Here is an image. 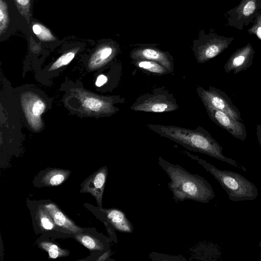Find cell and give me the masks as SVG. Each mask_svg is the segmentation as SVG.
<instances>
[{"mask_svg":"<svg viewBox=\"0 0 261 261\" xmlns=\"http://www.w3.org/2000/svg\"><path fill=\"white\" fill-rule=\"evenodd\" d=\"M14 2L19 13L29 24L31 17V0H14Z\"/></svg>","mask_w":261,"mask_h":261,"instance_id":"obj_24","label":"cell"},{"mask_svg":"<svg viewBox=\"0 0 261 261\" xmlns=\"http://www.w3.org/2000/svg\"><path fill=\"white\" fill-rule=\"evenodd\" d=\"M118 48L117 44L112 41L100 45L90 59L89 68H99L109 62L116 55Z\"/></svg>","mask_w":261,"mask_h":261,"instance_id":"obj_13","label":"cell"},{"mask_svg":"<svg viewBox=\"0 0 261 261\" xmlns=\"http://www.w3.org/2000/svg\"><path fill=\"white\" fill-rule=\"evenodd\" d=\"M252 48L246 46L241 49L229 58L224 66V70L226 73L233 72L234 74L246 71L252 64L253 54Z\"/></svg>","mask_w":261,"mask_h":261,"instance_id":"obj_11","label":"cell"},{"mask_svg":"<svg viewBox=\"0 0 261 261\" xmlns=\"http://www.w3.org/2000/svg\"><path fill=\"white\" fill-rule=\"evenodd\" d=\"M210 118L217 125L227 130L233 137L242 141L247 137L246 127L241 121L236 120L226 113L210 104L202 102Z\"/></svg>","mask_w":261,"mask_h":261,"instance_id":"obj_6","label":"cell"},{"mask_svg":"<svg viewBox=\"0 0 261 261\" xmlns=\"http://www.w3.org/2000/svg\"><path fill=\"white\" fill-rule=\"evenodd\" d=\"M75 238L89 250L102 251L105 249L103 243L92 236L84 233H76Z\"/></svg>","mask_w":261,"mask_h":261,"instance_id":"obj_19","label":"cell"},{"mask_svg":"<svg viewBox=\"0 0 261 261\" xmlns=\"http://www.w3.org/2000/svg\"><path fill=\"white\" fill-rule=\"evenodd\" d=\"M257 140L261 148V124H257L256 127Z\"/></svg>","mask_w":261,"mask_h":261,"instance_id":"obj_27","label":"cell"},{"mask_svg":"<svg viewBox=\"0 0 261 261\" xmlns=\"http://www.w3.org/2000/svg\"><path fill=\"white\" fill-rule=\"evenodd\" d=\"M100 211L105 214L107 221L115 229L122 232L133 233L134 226L123 211L115 208L102 207Z\"/></svg>","mask_w":261,"mask_h":261,"instance_id":"obj_12","label":"cell"},{"mask_svg":"<svg viewBox=\"0 0 261 261\" xmlns=\"http://www.w3.org/2000/svg\"><path fill=\"white\" fill-rule=\"evenodd\" d=\"M179 108L172 93L165 87H158L138 97L130 107L135 111L166 113L174 111Z\"/></svg>","mask_w":261,"mask_h":261,"instance_id":"obj_4","label":"cell"},{"mask_svg":"<svg viewBox=\"0 0 261 261\" xmlns=\"http://www.w3.org/2000/svg\"><path fill=\"white\" fill-rule=\"evenodd\" d=\"M78 48L73 49L61 56L50 67L49 71L55 70L68 64L74 58Z\"/></svg>","mask_w":261,"mask_h":261,"instance_id":"obj_23","label":"cell"},{"mask_svg":"<svg viewBox=\"0 0 261 261\" xmlns=\"http://www.w3.org/2000/svg\"><path fill=\"white\" fill-rule=\"evenodd\" d=\"M158 164L171 180L168 185L175 202L191 200L207 203L215 197L211 185L202 176L192 174L162 156L159 157Z\"/></svg>","mask_w":261,"mask_h":261,"instance_id":"obj_2","label":"cell"},{"mask_svg":"<svg viewBox=\"0 0 261 261\" xmlns=\"http://www.w3.org/2000/svg\"><path fill=\"white\" fill-rule=\"evenodd\" d=\"M107 176V166L100 168L83 182L80 191L82 193L91 194L100 208Z\"/></svg>","mask_w":261,"mask_h":261,"instance_id":"obj_10","label":"cell"},{"mask_svg":"<svg viewBox=\"0 0 261 261\" xmlns=\"http://www.w3.org/2000/svg\"><path fill=\"white\" fill-rule=\"evenodd\" d=\"M196 92L202 102L207 103L226 113L235 120L242 121L240 111L224 91L215 87L210 86L207 90L201 87H197Z\"/></svg>","mask_w":261,"mask_h":261,"instance_id":"obj_5","label":"cell"},{"mask_svg":"<svg viewBox=\"0 0 261 261\" xmlns=\"http://www.w3.org/2000/svg\"><path fill=\"white\" fill-rule=\"evenodd\" d=\"M255 9V5L253 2L250 1L247 3L243 9V14L245 16H249L252 14Z\"/></svg>","mask_w":261,"mask_h":261,"instance_id":"obj_25","label":"cell"},{"mask_svg":"<svg viewBox=\"0 0 261 261\" xmlns=\"http://www.w3.org/2000/svg\"><path fill=\"white\" fill-rule=\"evenodd\" d=\"M226 43L209 36H201L193 41L192 50L197 63H204L220 54Z\"/></svg>","mask_w":261,"mask_h":261,"instance_id":"obj_7","label":"cell"},{"mask_svg":"<svg viewBox=\"0 0 261 261\" xmlns=\"http://www.w3.org/2000/svg\"><path fill=\"white\" fill-rule=\"evenodd\" d=\"M107 81V77L104 74H100L97 77L95 82V85L97 87H100L106 84Z\"/></svg>","mask_w":261,"mask_h":261,"instance_id":"obj_26","label":"cell"},{"mask_svg":"<svg viewBox=\"0 0 261 261\" xmlns=\"http://www.w3.org/2000/svg\"><path fill=\"white\" fill-rule=\"evenodd\" d=\"M182 152L196 161L210 173L225 191L230 200L234 202L253 200L258 196L256 186L242 175L231 171L219 169L197 155L185 151Z\"/></svg>","mask_w":261,"mask_h":261,"instance_id":"obj_3","label":"cell"},{"mask_svg":"<svg viewBox=\"0 0 261 261\" xmlns=\"http://www.w3.org/2000/svg\"><path fill=\"white\" fill-rule=\"evenodd\" d=\"M111 254V251L109 250L105 252L103 254H102L101 256H100L96 260L98 261H102L106 260L107 258H108Z\"/></svg>","mask_w":261,"mask_h":261,"instance_id":"obj_28","label":"cell"},{"mask_svg":"<svg viewBox=\"0 0 261 261\" xmlns=\"http://www.w3.org/2000/svg\"><path fill=\"white\" fill-rule=\"evenodd\" d=\"M84 108L91 112L113 114L119 109L113 106L112 97L98 98L92 95L84 97L82 99Z\"/></svg>","mask_w":261,"mask_h":261,"instance_id":"obj_14","label":"cell"},{"mask_svg":"<svg viewBox=\"0 0 261 261\" xmlns=\"http://www.w3.org/2000/svg\"><path fill=\"white\" fill-rule=\"evenodd\" d=\"M132 63L139 69L155 74L162 75L171 73L166 67L155 61L133 59Z\"/></svg>","mask_w":261,"mask_h":261,"instance_id":"obj_16","label":"cell"},{"mask_svg":"<svg viewBox=\"0 0 261 261\" xmlns=\"http://www.w3.org/2000/svg\"><path fill=\"white\" fill-rule=\"evenodd\" d=\"M146 126L161 137L179 144L189 150L206 154L243 171H247L246 167L241 164L223 155V147L209 132L200 126L194 129L155 124H147Z\"/></svg>","mask_w":261,"mask_h":261,"instance_id":"obj_1","label":"cell"},{"mask_svg":"<svg viewBox=\"0 0 261 261\" xmlns=\"http://www.w3.org/2000/svg\"><path fill=\"white\" fill-rule=\"evenodd\" d=\"M259 247L260 248V260L261 261V239L259 244Z\"/></svg>","mask_w":261,"mask_h":261,"instance_id":"obj_30","label":"cell"},{"mask_svg":"<svg viewBox=\"0 0 261 261\" xmlns=\"http://www.w3.org/2000/svg\"><path fill=\"white\" fill-rule=\"evenodd\" d=\"M69 174V170L51 169L43 176L42 182L46 186H57L62 184L68 177Z\"/></svg>","mask_w":261,"mask_h":261,"instance_id":"obj_17","label":"cell"},{"mask_svg":"<svg viewBox=\"0 0 261 261\" xmlns=\"http://www.w3.org/2000/svg\"><path fill=\"white\" fill-rule=\"evenodd\" d=\"M256 34L258 37L261 39V27L258 28L256 31Z\"/></svg>","mask_w":261,"mask_h":261,"instance_id":"obj_29","label":"cell"},{"mask_svg":"<svg viewBox=\"0 0 261 261\" xmlns=\"http://www.w3.org/2000/svg\"><path fill=\"white\" fill-rule=\"evenodd\" d=\"M22 105L28 122L32 128L38 129L41 126V116L45 109L44 102L32 93L22 96Z\"/></svg>","mask_w":261,"mask_h":261,"instance_id":"obj_9","label":"cell"},{"mask_svg":"<svg viewBox=\"0 0 261 261\" xmlns=\"http://www.w3.org/2000/svg\"><path fill=\"white\" fill-rule=\"evenodd\" d=\"M39 246L48 252L49 256L51 258H56L66 256L69 254L67 250H64L57 245L49 242H42L39 244Z\"/></svg>","mask_w":261,"mask_h":261,"instance_id":"obj_20","label":"cell"},{"mask_svg":"<svg viewBox=\"0 0 261 261\" xmlns=\"http://www.w3.org/2000/svg\"><path fill=\"white\" fill-rule=\"evenodd\" d=\"M8 4L5 0H0V35L7 30L10 24Z\"/></svg>","mask_w":261,"mask_h":261,"instance_id":"obj_22","label":"cell"},{"mask_svg":"<svg viewBox=\"0 0 261 261\" xmlns=\"http://www.w3.org/2000/svg\"><path fill=\"white\" fill-rule=\"evenodd\" d=\"M43 206L51 215L56 225L74 234L83 231L81 228L76 225L55 204L48 203Z\"/></svg>","mask_w":261,"mask_h":261,"instance_id":"obj_15","label":"cell"},{"mask_svg":"<svg viewBox=\"0 0 261 261\" xmlns=\"http://www.w3.org/2000/svg\"><path fill=\"white\" fill-rule=\"evenodd\" d=\"M36 219L40 228L44 230H52L55 227L53 218L43 205L39 206L36 212Z\"/></svg>","mask_w":261,"mask_h":261,"instance_id":"obj_18","label":"cell"},{"mask_svg":"<svg viewBox=\"0 0 261 261\" xmlns=\"http://www.w3.org/2000/svg\"><path fill=\"white\" fill-rule=\"evenodd\" d=\"M133 59L155 61L166 67L171 73L174 70L173 57L167 51L150 46H140L133 49L129 54Z\"/></svg>","mask_w":261,"mask_h":261,"instance_id":"obj_8","label":"cell"},{"mask_svg":"<svg viewBox=\"0 0 261 261\" xmlns=\"http://www.w3.org/2000/svg\"><path fill=\"white\" fill-rule=\"evenodd\" d=\"M32 30L34 34L42 41H51L56 40L50 31L41 23H34L32 25Z\"/></svg>","mask_w":261,"mask_h":261,"instance_id":"obj_21","label":"cell"}]
</instances>
